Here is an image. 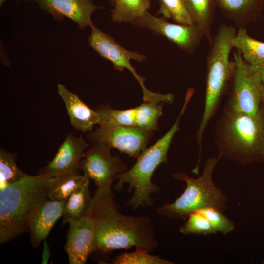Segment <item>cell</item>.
Instances as JSON below:
<instances>
[{
  "label": "cell",
  "mask_w": 264,
  "mask_h": 264,
  "mask_svg": "<svg viewBox=\"0 0 264 264\" xmlns=\"http://www.w3.org/2000/svg\"><path fill=\"white\" fill-rule=\"evenodd\" d=\"M89 216L94 225L95 251L108 252L134 247L151 252L159 245L151 219L147 216L121 214L111 187H97Z\"/></svg>",
  "instance_id": "obj_1"
},
{
  "label": "cell",
  "mask_w": 264,
  "mask_h": 264,
  "mask_svg": "<svg viewBox=\"0 0 264 264\" xmlns=\"http://www.w3.org/2000/svg\"><path fill=\"white\" fill-rule=\"evenodd\" d=\"M218 157L264 163V112L251 116L224 109L215 129Z\"/></svg>",
  "instance_id": "obj_2"
},
{
  "label": "cell",
  "mask_w": 264,
  "mask_h": 264,
  "mask_svg": "<svg viewBox=\"0 0 264 264\" xmlns=\"http://www.w3.org/2000/svg\"><path fill=\"white\" fill-rule=\"evenodd\" d=\"M53 178L28 175L0 189V244L28 232V217L39 203L49 199Z\"/></svg>",
  "instance_id": "obj_3"
},
{
  "label": "cell",
  "mask_w": 264,
  "mask_h": 264,
  "mask_svg": "<svg viewBox=\"0 0 264 264\" xmlns=\"http://www.w3.org/2000/svg\"><path fill=\"white\" fill-rule=\"evenodd\" d=\"M192 95V92H187L179 116L165 134L152 146L146 148L131 169L116 176L117 182L114 186L115 189L120 190L124 184H127L129 191L133 190V196L127 205L133 209L152 205L150 196L159 192V187L152 182V176L159 165L167 162L168 150L175 134L179 130L180 119Z\"/></svg>",
  "instance_id": "obj_4"
},
{
  "label": "cell",
  "mask_w": 264,
  "mask_h": 264,
  "mask_svg": "<svg viewBox=\"0 0 264 264\" xmlns=\"http://www.w3.org/2000/svg\"><path fill=\"white\" fill-rule=\"evenodd\" d=\"M236 33L234 27L221 24L210 44L206 60L204 108L196 135L199 145L202 144L205 129L218 110L233 77L235 63L230 61L229 54Z\"/></svg>",
  "instance_id": "obj_5"
},
{
  "label": "cell",
  "mask_w": 264,
  "mask_h": 264,
  "mask_svg": "<svg viewBox=\"0 0 264 264\" xmlns=\"http://www.w3.org/2000/svg\"><path fill=\"white\" fill-rule=\"evenodd\" d=\"M220 159L219 157L208 158L201 175L197 178L184 172L173 174L172 176L174 179L185 182V189L174 202L158 207L157 213L166 217L181 220L188 218L191 213L205 207L223 212L226 209L228 197L215 185L212 178L214 170Z\"/></svg>",
  "instance_id": "obj_6"
},
{
  "label": "cell",
  "mask_w": 264,
  "mask_h": 264,
  "mask_svg": "<svg viewBox=\"0 0 264 264\" xmlns=\"http://www.w3.org/2000/svg\"><path fill=\"white\" fill-rule=\"evenodd\" d=\"M235 69L226 109L251 116L264 112V84L249 67L240 51L234 53Z\"/></svg>",
  "instance_id": "obj_7"
},
{
  "label": "cell",
  "mask_w": 264,
  "mask_h": 264,
  "mask_svg": "<svg viewBox=\"0 0 264 264\" xmlns=\"http://www.w3.org/2000/svg\"><path fill=\"white\" fill-rule=\"evenodd\" d=\"M90 27L91 32L88 38L89 46L101 57L110 61L115 70L122 71L127 69L134 76L142 88L145 102L157 101L171 103L174 101V96L171 93L162 94L149 90L144 84L145 78L138 75L131 64V60L138 62L146 61V56L124 48L113 37L102 31L93 24Z\"/></svg>",
  "instance_id": "obj_8"
},
{
  "label": "cell",
  "mask_w": 264,
  "mask_h": 264,
  "mask_svg": "<svg viewBox=\"0 0 264 264\" xmlns=\"http://www.w3.org/2000/svg\"><path fill=\"white\" fill-rule=\"evenodd\" d=\"M153 132L137 127L101 124L87 138L92 143L105 144L137 158L146 148Z\"/></svg>",
  "instance_id": "obj_9"
},
{
  "label": "cell",
  "mask_w": 264,
  "mask_h": 264,
  "mask_svg": "<svg viewBox=\"0 0 264 264\" xmlns=\"http://www.w3.org/2000/svg\"><path fill=\"white\" fill-rule=\"evenodd\" d=\"M132 23L162 35L189 54H192L195 51L205 36L202 29L195 24L171 23L164 18H159L152 15L148 10Z\"/></svg>",
  "instance_id": "obj_10"
},
{
  "label": "cell",
  "mask_w": 264,
  "mask_h": 264,
  "mask_svg": "<svg viewBox=\"0 0 264 264\" xmlns=\"http://www.w3.org/2000/svg\"><path fill=\"white\" fill-rule=\"evenodd\" d=\"M111 149L105 144L93 143L80 162L84 174L92 179L98 188H110L116 176L127 170L120 158L111 155Z\"/></svg>",
  "instance_id": "obj_11"
},
{
  "label": "cell",
  "mask_w": 264,
  "mask_h": 264,
  "mask_svg": "<svg viewBox=\"0 0 264 264\" xmlns=\"http://www.w3.org/2000/svg\"><path fill=\"white\" fill-rule=\"evenodd\" d=\"M89 147L82 136L67 135L53 159L41 168L37 175L54 177L66 173L79 174L80 162Z\"/></svg>",
  "instance_id": "obj_12"
},
{
  "label": "cell",
  "mask_w": 264,
  "mask_h": 264,
  "mask_svg": "<svg viewBox=\"0 0 264 264\" xmlns=\"http://www.w3.org/2000/svg\"><path fill=\"white\" fill-rule=\"evenodd\" d=\"M64 249L70 264H84L95 251L94 222L90 216L69 223Z\"/></svg>",
  "instance_id": "obj_13"
},
{
  "label": "cell",
  "mask_w": 264,
  "mask_h": 264,
  "mask_svg": "<svg viewBox=\"0 0 264 264\" xmlns=\"http://www.w3.org/2000/svg\"><path fill=\"white\" fill-rule=\"evenodd\" d=\"M35 2L41 9L50 14L59 22L65 17L74 22L80 29L90 27L91 17L100 7L92 0H29Z\"/></svg>",
  "instance_id": "obj_14"
},
{
  "label": "cell",
  "mask_w": 264,
  "mask_h": 264,
  "mask_svg": "<svg viewBox=\"0 0 264 264\" xmlns=\"http://www.w3.org/2000/svg\"><path fill=\"white\" fill-rule=\"evenodd\" d=\"M65 202L47 199L39 203L31 212L27 220V226L33 248L39 247L58 219L63 216Z\"/></svg>",
  "instance_id": "obj_15"
},
{
  "label": "cell",
  "mask_w": 264,
  "mask_h": 264,
  "mask_svg": "<svg viewBox=\"0 0 264 264\" xmlns=\"http://www.w3.org/2000/svg\"><path fill=\"white\" fill-rule=\"evenodd\" d=\"M58 93L66 107L71 125L82 132L91 131L99 123L100 117L95 111L84 103L76 94L68 90L61 84L57 85Z\"/></svg>",
  "instance_id": "obj_16"
},
{
  "label": "cell",
  "mask_w": 264,
  "mask_h": 264,
  "mask_svg": "<svg viewBox=\"0 0 264 264\" xmlns=\"http://www.w3.org/2000/svg\"><path fill=\"white\" fill-rule=\"evenodd\" d=\"M226 18L239 28H246L261 14L264 0H214Z\"/></svg>",
  "instance_id": "obj_17"
},
{
  "label": "cell",
  "mask_w": 264,
  "mask_h": 264,
  "mask_svg": "<svg viewBox=\"0 0 264 264\" xmlns=\"http://www.w3.org/2000/svg\"><path fill=\"white\" fill-rule=\"evenodd\" d=\"M89 179L87 176L65 202L63 225L89 216L92 200L89 190Z\"/></svg>",
  "instance_id": "obj_18"
},
{
  "label": "cell",
  "mask_w": 264,
  "mask_h": 264,
  "mask_svg": "<svg viewBox=\"0 0 264 264\" xmlns=\"http://www.w3.org/2000/svg\"><path fill=\"white\" fill-rule=\"evenodd\" d=\"M244 61L251 66L264 63V42L250 36L246 28H239L232 41Z\"/></svg>",
  "instance_id": "obj_19"
},
{
  "label": "cell",
  "mask_w": 264,
  "mask_h": 264,
  "mask_svg": "<svg viewBox=\"0 0 264 264\" xmlns=\"http://www.w3.org/2000/svg\"><path fill=\"white\" fill-rule=\"evenodd\" d=\"M194 24L202 29L210 44H211V28L216 7L214 0H184Z\"/></svg>",
  "instance_id": "obj_20"
},
{
  "label": "cell",
  "mask_w": 264,
  "mask_h": 264,
  "mask_svg": "<svg viewBox=\"0 0 264 264\" xmlns=\"http://www.w3.org/2000/svg\"><path fill=\"white\" fill-rule=\"evenodd\" d=\"M111 19L116 22L132 23L150 7V0H113Z\"/></svg>",
  "instance_id": "obj_21"
},
{
  "label": "cell",
  "mask_w": 264,
  "mask_h": 264,
  "mask_svg": "<svg viewBox=\"0 0 264 264\" xmlns=\"http://www.w3.org/2000/svg\"><path fill=\"white\" fill-rule=\"evenodd\" d=\"M87 176L76 173H66L55 177L50 187L49 199L55 201H66L75 189Z\"/></svg>",
  "instance_id": "obj_22"
},
{
  "label": "cell",
  "mask_w": 264,
  "mask_h": 264,
  "mask_svg": "<svg viewBox=\"0 0 264 264\" xmlns=\"http://www.w3.org/2000/svg\"><path fill=\"white\" fill-rule=\"evenodd\" d=\"M96 111L100 117L99 125L111 124L137 127L136 107L125 110H116L107 106H102Z\"/></svg>",
  "instance_id": "obj_23"
},
{
  "label": "cell",
  "mask_w": 264,
  "mask_h": 264,
  "mask_svg": "<svg viewBox=\"0 0 264 264\" xmlns=\"http://www.w3.org/2000/svg\"><path fill=\"white\" fill-rule=\"evenodd\" d=\"M17 155L0 148V189L18 182L28 175L22 172L17 165Z\"/></svg>",
  "instance_id": "obj_24"
},
{
  "label": "cell",
  "mask_w": 264,
  "mask_h": 264,
  "mask_svg": "<svg viewBox=\"0 0 264 264\" xmlns=\"http://www.w3.org/2000/svg\"><path fill=\"white\" fill-rule=\"evenodd\" d=\"M162 102H144L137 107V127L154 132L158 128V121L162 115Z\"/></svg>",
  "instance_id": "obj_25"
},
{
  "label": "cell",
  "mask_w": 264,
  "mask_h": 264,
  "mask_svg": "<svg viewBox=\"0 0 264 264\" xmlns=\"http://www.w3.org/2000/svg\"><path fill=\"white\" fill-rule=\"evenodd\" d=\"M159 0L160 7L159 13L163 15V18L172 19L179 24H193L184 0Z\"/></svg>",
  "instance_id": "obj_26"
},
{
  "label": "cell",
  "mask_w": 264,
  "mask_h": 264,
  "mask_svg": "<svg viewBox=\"0 0 264 264\" xmlns=\"http://www.w3.org/2000/svg\"><path fill=\"white\" fill-rule=\"evenodd\" d=\"M145 249H136L131 253H122L117 255L112 261L114 264H172V262L162 259L157 255H153Z\"/></svg>",
  "instance_id": "obj_27"
},
{
  "label": "cell",
  "mask_w": 264,
  "mask_h": 264,
  "mask_svg": "<svg viewBox=\"0 0 264 264\" xmlns=\"http://www.w3.org/2000/svg\"><path fill=\"white\" fill-rule=\"evenodd\" d=\"M185 235H208L216 233L206 217L198 211L191 213L185 223L179 229Z\"/></svg>",
  "instance_id": "obj_28"
},
{
  "label": "cell",
  "mask_w": 264,
  "mask_h": 264,
  "mask_svg": "<svg viewBox=\"0 0 264 264\" xmlns=\"http://www.w3.org/2000/svg\"><path fill=\"white\" fill-rule=\"evenodd\" d=\"M198 211L206 217L216 233L219 232L226 235L235 229L233 222L223 214V212L217 209L205 207Z\"/></svg>",
  "instance_id": "obj_29"
},
{
  "label": "cell",
  "mask_w": 264,
  "mask_h": 264,
  "mask_svg": "<svg viewBox=\"0 0 264 264\" xmlns=\"http://www.w3.org/2000/svg\"><path fill=\"white\" fill-rule=\"evenodd\" d=\"M43 242L44 244L41 263L42 264H47L49 263L50 258V248L45 239L43 240Z\"/></svg>",
  "instance_id": "obj_30"
},
{
  "label": "cell",
  "mask_w": 264,
  "mask_h": 264,
  "mask_svg": "<svg viewBox=\"0 0 264 264\" xmlns=\"http://www.w3.org/2000/svg\"><path fill=\"white\" fill-rule=\"evenodd\" d=\"M248 66L249 68L259 77L264 84V63L255 66L248 65Z\"/></svg>",
  "instance_id": "obj_31"
},
{
  "label": "cell",
  "mask_w": 264,
  "mask_h": 264,
  "mask_svg": "<svg viewBox=\"0 0 264 264\" xmlns=\"http://www.w3.org/2000/svg\"><path fill=\"white\" fill-rule=\"evenodd\" d=\"M7 0H0V6H1L2 5V4L5 2Z\"/></svg>",
  "instance_id": "obj_32"
},
{
  "label": "cell",
  "mask_w": 264,
  "mask_h": 264,
  "mask_svg": "<svg viewBox=\"0 0 264 264\" xmlns=\"http://www.w3.org/2000/svg\"><path fill=\"white\" fill-rule=\"evenodd\" d=\"M109 0L111 1L113 3V0Z\"/></svg>",
  "instance_id": "obj_33"
}]
</instances>
